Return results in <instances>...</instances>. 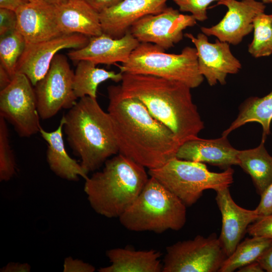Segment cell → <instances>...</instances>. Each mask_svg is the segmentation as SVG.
<instances>
[{"mask_svg":"<svg viewBox=\"0 0 272 272\" xmlns=\"http://www.w3.org/2000/svg\"><path fill=\"white\" fill-rule=\"evenodd\" d=\"M148 174L189 207L199 199L205 190L216 191L229 187L233 182L234 170L230 167L222 172H211L203 163L175 157L158 168L149 169Z\"/></svg>","mask_w":272,"mask_h":272,"instance_id":"52a82bcc","label":"cell"},{"mask_svg":"<svg viewBox=\"0 0 272 272\" xmlns=\"http://www.w3.org/2000/svg\"><path fill=\"white\" fill-rule=\"evenodd\" d=\"M107 112L113 125L119 153L148 169L176 157L180 144L167 126L137 98L122 95L120 86L107 88Z\"/></svg>","mask_w":272,"mask_h":272,"instance_id":"6da1fadb","label":"cell"},{"mask_svg":"<svg viewBox=\"0 0 272 272\" xmlns=\"http://www.w3.org/2000/svg\"><path fill=\"white\" fill-rule=\"evenodd\" d=\"M264 269L257 261H255L245 265H244L238 269V272H263Z\"/></svg>","mask_w":272,"mask_h":272,"instance_id":"f35d334b","label":"cell"},{"mask_svg":"<svg viewBox=\"0 0 272 272\" xmlns=\"http://www.w3.org/2000/svg\"><path fill=\"white\" fill-rule=\"evenodd\" d=\"M12 80L7 71L0 65V89L1 90L6 88Z\"/></svg>","mask_w":272,"mask_h":272,"instance_id":"ab89813d","label":"cell"},{"mask_svg":"<svg viewBox=\"0 0 272 272\" xmlns=\"http://www.w3.org/2000/svg\"><path fill=\"white\" fill-rule=\"evenodd\" d=\"M24 1L26 2H31L35 1L36 0H24Z\"/></svg>","mask_w":272,"mask_h":272,"instance_id":"7bdbcfd3","label":"cell"},{"mask_svg":"<svg viewBox=\"0 0 272 272\" xmlns=\"http://www.w3.org/2000/svg\"><path fill=\"white\" fill-rule=\"evenodd\" d=\"M220 0H173L178 6L179 11L188 12L196 21H203L208 19L207 8L213 2Z\"/></svg>","mask_w":272,"mask_h":272,"instance_id":"f546056e","label":"cell"},{"mask_svg":"<svg viewBox=\"0 0 272 272\" xmlns=\"http://www.w3.org/2000/svg\"><path fill=\"white\" fill-rule=\"evenodd\" d=\"M239 151L232 147L227 136L215 139L198 137L180 145L176 157L182 160L207 163L224 170L238 165Z\"/></svg>","mask_w":272,"mask_h":272,"instance_id":"d6986e66","label":"cell"},{"mask_svg":"<svg viewBox=\"0 0 272 272\" xmlns=\"http://www.w3.org/2000/svg\"><path fill=\"white\" fill-rule=\"evenodd\" d=\"M45 2L53 6H58L65 3L71 0H44Z\"/></svg>","mask_w":272,"mask_h":272,"instance_id":"60d3db41","label":"cell"},{"mask_svg":"<svg viewBox=\"0 0 272 272\" xmlns=\"http://www.w3.org/2000/svg\"><path fill=\"white\" fill-rule=\"evenodd\" d=\"M226 6L228 11L223 18L211 27H201L202 33L214 36L221 41L233 45L240 43L253 30L255 17L264 13L265 6L256 0H220L216 6Z\"/></svg>","mask_w":272,"mask_h":272,"instance_id":"4fadbf2b","label":"cell"},{"mask_svg":"<svg viewBox=\"0 0 272 272\" xmlns=\"http://www.w3.org/2000/svg\"><path fill=\"white\" fill-rule=\"evenodd\" d=\"M122 74V95L141 101L155 118L171 130L180 145L198 138L204 124L193 102L191 88L152 75Z\"/></svg>","mask_w":272,"mask_h":272,"instance_id":"7a4b0ae2","label":"cell"},{"mask_svg":"<svg viewBox=\"0 0 272 272\" xmlns=\"http://www.w3.org/2000/svg\"><path fill=\"white\" fill-rule=\"evenodd\" d=\"M149 177L145 167L118 153L103 169L85 180L84 190L91 207L108 218H119L138 197Z\"/></svg>","mask_w":272,"mask_h":272,"instance_id":"277c9868","label":"cell"},{"mask_svg":"<svg viewBox=\"0 0 272 272\" xmlns=\"http://www.w3.org/2000/svg\"><path fill=\"white\" fill-rule=\"evenodd\" d=\"M74 72L67 57L57 53L48 71L34 86L40 117L47 119L62 109L72 108L77 102L73 89Z\"/></svg>","mask_w":272,"mask_h":272,"instance_id":"30bf717a","label":"cell"},{"mask_svg":"<svg viewBox=\"0 0 272 272\" xmlns=\"http://www.w3.org/2000/svg\"><path fill=\"white\" fill-rule=\"evenodd\" d=\"M196 24L191 15L182 14L178 10L167 7L160 13L141 18L129 31L140 43H153L166 50L183 39L184 30Z\"/></svg>","mask_w":272,"mask_h":272,"instance_id":"8fae6325","label":"cell"},{"mask_svg":"<svg viewBox=\"0 0 272 272\" xmlns=\"http://www.w3.org/2000/svg\"><path fill=\"white\" fill-rule=\"evenodd\" d=\"M6 120L0 116V181H8L16 174L17 165L9 141Z\"/></svg>","mask_w":272,"mask_h":272,"instance_id":"f1b7e54d","label":"cell"},{"mask_svg":"<svg viewBox=\"0 0 272 272\" xmlns=\"http://www.w3.org/2000/svg\"><path fill=\"white\" fill-rule=\"evenodd\" d=\"M95 267L92 264L71 256L65 258L63 264V272H94Z\"/></svg>","mask_w":272,"mask_h":272,"instance_id":"d6a6232c","label":"cell"},{"mask_svg":"<svg viewBox=\"0 0 272 272\" xmlns=\"http://www.w3.org/2000/svg\"><path fill=\"white\" fill-rule=\"evenodd\" d=\"M140 43L129 31L120 38H114L102 33L90 37L86 45L72 49L67 54L70 59L76 62L87 60L97 65L123 63L128 59Z\"/></svg>","mask_w":272,"mask_h":272,"instance_id":"e0dca14e","label":"cell"},{"mask_svg":"<svg viewBox=\"0 0 272 272\" xmlns=\"http://www.w3.org/2000/svg\"><path fill=\"white\" fill-rule=\"evenodd\" d=\"M16 13L17 30L27 44L49 40L62 34L56 21L55 6L44 0L27 2Z\"/></svg>","mask_w":272,"mask_h":272,"instance_id":"ac0fdd59","label":"cell"},{"mask_svg":"<svg viewBox=\"0 0 272 272\" xmlns=\"http://www.w3.org/2000/svg\"><path fill=\"white\" fill-rule=\"evenodd\" d=\"M93 8L100 13L103 10L111 7L122 0H84Z\"/></svg>","mask_w":272,"mask_h":272,"instance_id":"d590c367","label":"cell"},{"mask_svg":"<svg viewBox=\"0 0 272 272\" xmlns=\"http://www.w3.org/2000/svg\"><path fill=\"white\" fill-rule=\"evenodd\" d=\"M247 232L251 236H258L272 239V214L261 216L249 225Z\"/></svg>","mask_w":272,"mask_h":272,"instance_id":"4dcf8cb0","label":"cell"},{"mask_svg":"<svg viewBox=\"0 0 272 272\" xmlns=\"http://www.w3.org/2000/svg\"><path fill=\"white\" fill-rule=\"evenodd\" d=\"M56 21L62 34L89 37L102 34L99 13L84 0H71L55 6Z\"/></svg>","mask_w":272,"mask_h":272,"instance_id":"ffe728a7","label":"cell"},{"mask_svg":"<svg viewBox=\"0 0 272 272\" xmlns=\"http://www.w3.org/2000/svg\"><path fill=\"white\" fill-rule=\"evenodd\" d=\"M260 202L255 209L260 216L272 214V182L260 196Z\"/></svg>","mask_w":272,"mask_h":272,"instance_id":"836d02e7","label":"cell"},{"mask_svg":"<svg viewBox=\"0 0 272 272\" xmlns=\"http://www.w3.org/2000/svg\"><path fill=\"white\" fill-rule=\"evenodd\" d=\"M264 270L272 272V244L257 259Z\"/></svg>","mask_w":272,"mask_h":272,"instance_id":"8d00e7d4","label":"cell"},{"mask_svg":"<svg viewBox=\"0 0 272 272\" xmlns=\"http://www.w3.org/2000/svg\"><path fill=\"white\" fill-rule=\"evenodd\" d=\"M26 42L16 29L0 38V60L2 66L12 79L16 74L19 59L23 54Z\"/></svg>","mask_w":272,"mask_h":272,"instance_id":"4316f807","label":"cell"},{"mask_svg":"<svg viewBox=\"0 0 272 272\" xmlns=\"http://www.w3.org/2000/svg\"><path fill=\"white\" fill-rule=\"evenodd\" d=\"M17 17L15 11L0 8V36L17 29Z\"/></svg>","mask_w":272,"mask_h":272,"instance_id":"1f68e13d","label":"cell"},{"mask_svg":"<svg viewBox=\"0 0 272 272\" xmlns=\"http://www.w3.org/2000/svg\"><path fill=\"white\" fill-rule=\"evenodd\" d=\"M168 0H122L99 13L102 33L120 38L143 17L164 11Z\"/></svg>","mask_w":272,"mask_h":272,"instance_id":"9a60e30c","label":"cell"},{"mask_svg":"<svg viewBox=\"0 0 272 272\" xmlns=\"http://www.w3.org/2000/svg\"><path fill=\"white\" fill-rule=\"evenodd\" d=\"M63 116L69 146L87 173L99 169L119 153L113 123L96 98L85 96Z\"/></svg>","mask_w":272,"mask_h":272,"instance_id":"3957f363","label":"cell"},{"mask_svg":"<svg viewBox=\"0 0 272 272\" xmlns=\"http://www.w3.org/2000/svg\"><path fill=\"white\" fill-rule=\"evenodd\" d=\"M111 264L101 267L99 272H161V253L155 249L135 250L131 248H116L106 251Z\"/></svg>","mask_w":272,"mask_h":272,"instance_id":"7402d4cb","label":"cell"},{"mask_svg":"<svg viewBox=\"0 0 272 272\" xmlns=\"http://www.w3.org/2000/svg\"><path fill=\"white\" fill-rule=\"evenodd\" d=\"M240 242L224 261L219 272H232L257 259L272 244V239L252 236Z\"/></svg>","mask_w":272,"mask_h":272,"instance_id":"484cf974","label":"cell"},{"mask_svg":"<svg viewBox=\"0 0 272 272\" xmlns=\"http://www.w3.org/2000/svg\"><path fill=\"white\" fill-rule=\"evenodd\" d=\"M166 251L163 272L219 271L227 257L215 233L178 241L167 246Z\"/></svg>","mask_w":272,"mask_h":272,"instance_id":"ba28073f","label":"cell"},{"mask_svg":"<svg viewBox=\"0 0 272 272\" xmlns=\"http://www.w3.org/2000/svg\"><path fill=\"white\" fill-rule=\"evenodd\" d=\"M261 140L256 148L239 151L238 165L248 174L254 183L257 192L260 196L272 182V156Z\"/></svg>","mask_w":272,"mask_h":272,"instance_id":"603a6c76","label":"cell"},{"mask_svg":"<svg viewBox=\"0 0 272 272\" xmlns=\"http://www.w3.org/2000/svg\"><path fill=\"white\" fill-rule=\"evenodd\" d=\"M31 271V265L27 263L10 262L3 267L1 272H29Z\"/></svg>","mask_w":272,"mask_h":272,"instance_id":"e575fe53","label":"cell"},{"mask_svg":"<svg viewBox=\"0 0 272 272\" xmlns=\"http://www.w3.org/2000/svg\"><path fill=\"white\" fill-rule=\"evenodd\" d=\"M77 62L73 79L74 92L77 98L87 96L96 98L97 88L100 84L108 80L116 83L122 80L123 74L120 72L99 68L89 60Z\"/></svg>","mask_w":272,"mask_h":272,"instance_id":"d4e9b609","label":"cell"},{"mask_svg":"<svg viewBox=\"0 0 272 272\" xmlns=\"http://www.w3.org/2000/svg\"><path fill=\"white\" fill-rule=\"evenodd\" d=\"M63 116L58 126L52 131H47L41 127L39 132L47 143L46 160L50 169L58 177L71 181H77L79 177L85 180L89 176L81 164L71 158L64 147L63 129Z\"/></svg>","mask_w":272,"mask_h":272,"instance_id":"44dd1931","label":"cell"},{"mask_svg":"<svg viewBox=\"0 0 272 272\" xmlns=\"http://www.w3.org/2000/svg\"><path fill=\"white\" fill-rule=\"evenodd\" d=\"M27 2L24 0H0V8L16 11Z\"/></svg>","mask_w":272,"mask_h":272,"instance_id":"74e56055","label":"cell"},{"mask_svg":"<svg viewBox=\"0 0 272 272\" xmlns=\"http://www.w3.org/2000/svg\"><path fill=\"white\" fill-rule=\"evenodd\" d=\"M262 2L264 4L272 3V0H262Z\"/></svg>","mask_w":272,"mask_h":272,"instance_id":"b9f144b4","label":"cell"},{"mask_svg":"<svg viewBox=\"0 0 272 272\" xmlns=\"http://www.w3.org/2000/svg\"><path fill=\"white\" fill-rule=\"evenodd\" d=\"M271 18V21H272V14L270 15Z\"/></svg>","mask_w":272,"mask_h":272,"instance_id":"ee69618b","label":"cell"},{"mask_svg":"<svg viewBox=\"0 0 272 272\" xmlns=\"http://www.w3.org/2000/svg\"><path fill=\"white\" fill-rule=\"evenodd\" d=\"M89 38L80 34H62L55 38L27 44L16 69V74L25 75L33 86L46 74L55 55L63 49H79Z\"/></svg>","mask_w":272,"mask_h":272,"instance_id":"7c38bea8","label":"cell"},{"mask_svg":"<svg viewBox=\"0 0 272 272\" xmlns=\"http://www.w3.org/2000/svg\"><path fill=\"white\" fill-rule=\"evenodd\" d=\"M254 35L248 46L249 53L254 57L267 56L272 53V21L270 15L262 13L253 22Z\"/></svg>","mask_w":272,"mask_h":272,"instance_id":"83f0119b","label":"cell"},{"mask_svg":"<svg viewBox=\"0 0 272 272\" xmlns=\"http://www.w3.org/2000/svg\"><path fill=\"white\" fill-rule=\"evenodd\" d=\"M184 36L195 46L199 71L210 86L218 83L226 84L227 76L237 74L241 69L240 61L232 53L228 43L218 39L211 43L203 33L196 37L188 33Z\"/></svg>","mask_w":272,"mask_h":272,"instance_id":"5bb4252c","label":"cell"},{"mask_svg":"<svg viewBox=\"0 0 272 272\" xmlns=\"http://www.w3.org/2000/svg\"><path fill=\"white\" fill-rule=\"evenodd\" d=\"M216 192V201L222 215V228L219 239L228 257L240 242L249 225L260 216L256 209L247 210L237 205L231 196L229 187Z\"/></svg>","mask_w":272,"mask_h":272,"instance_id":"2e32d148","label":"cell"},{"mask_svg":"<svg viewBox=\"0 0 272 272\" xmlns=\"http://www.w3.org/2000/svg\"><path fill=\"white\" fill-rule=\"evenodd\" d=\"M186 208L175 194L150 177L136 199L118 218L131 231H178L186 223Z\"/></svg>","mask_w":272,"mask_h":272,"instance_id":"5b68a950","label":"cell"},{"mask_svg":"<svg viewBox=\"0 0 272 272\" xmlns=\"http://www.w3.org/2000/svg\"><path fill=\"white\" fill-rule=\"evenodd\" d=\"M153 43L142 42L128 59L118 66L122 73L149 75L181 82L190 88L203 81L199 71L196 49L186 46L179 54L168 53Z\"/></svg>","mask_w":272,"mask_h":272,"instance_id":"8992f818","label":"cell"},{"mask_svg":"<svg viewBox=\"0 0 272 272\" xmlns=\"http://www.w3.org/2000/svg\"><path fill=\"white\" fill-rule=\"evenodd\" d=\"M29 79L17 73L11 83L0 91V116L10 122L21 137L39 132L41 126L36 96Z\"/></svg>","mask_w":272,"mask_h":272,"instance_id":"9c48e42d","label":"cell"},{"mask_svg":"<svg viewBox=\"0 0 272 272\" xmlns=\"http://www.w3.org/2000/svg\"><path fill=\"white\" fill-rule=\"evenodd\" d=\"M272 120V91L261 98L251 97L246 99L239 107L236 118L224 130L222 135L228 136L232 131L252 122L259 123L262 128L261 140L265 141L270 132Z\"/></svg>","mask_w":272,"mask_h":272,"instance_id":"cb8c5ba5","label":"cell"}]
</instances>
